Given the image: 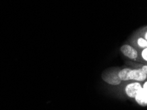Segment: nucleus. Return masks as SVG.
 <instances>
[{"instance_id":"nucleus-1","label":"nucleus","mask_w":147,"mask_h":110,"mask_svg":"<svg viewBox=\"0 0 147 110\" xmlns=\"http://www.w3.org/2000/svg\"><path fill=\"white\" fill-rule=\"evenodd\" d=\"M147 74L142 70V69H129L127 75V80H133L136 81H143L146 80Z\"/></svg>"},{"instance_id":"nucleus-2","label":"nucleus","mask_w":147,"mask_h":110,"mask_svg":"<svg viewBox=\"0 0 147 110\" xmlns=\"http://www.w3.org/2000/svg\"><path fill=\"white\" fill-rule=\"evenodd\" d=\"M102 78L104 81L112 85H118L121 82V80L119 78L117 72L106 73L105 75H102Z\"/></svg>"},{"instance_id":"nucleus-3","label":"nucleus","mask_w":147,"mask_h":110,"mask_svg":"<svg viewBox=\"0 0 147 110\" xmlns=\"http://www.w3.org/2000/svg\"><path fill=\"white\" fill-rule=\"evenodd\" d=\"M142 86L139 82H133L127 85L125 88V92L129 97L134 98L141 90Z\"/></svg>"},{"instance_id":"nucleus-4","label":"nucleus","mask_w":147,"mask_h":110,"mask_svg":"<svg viewBox=\"0 0 147 110\" xmlns=\"http://www.w3.org/2000/svg\"><path fill=\"white\" fill-rule=\"evenodd\" d=\"M121 51L125 55L131 59H136L138 57L137 51L129 45H124L122 46Z\"/></svg>"},{"instance_id":"nucleus-5","label":"nucleus","mask_w":147,"mask_h":110,"mask_svg":"<svg viewBox=\"0 0 147 110\" xmlns=\"http://www.w3.org/2000/svg\"><path fill=\"white\" fill-rule=\"evenodd\" d=\"M135 99L138 104L141 105V106L145 107L147 105V90L142 88L139 92L137 95L135 96Z\"/></svg>"},{"instance_id":"nucleus-6","label":"nucleus","mask_w":147,"mask_h":110,"mask_svg":"<svg viewBox=\"0 0 147 110\" xmlns=\"http://www.w3.org/2000/svg\"><path fill=\"white\" fill-rule=\"evenodd\" d=\"M137 44L138 46L142 48H146L147 46V42L146 40H144L143 38H139L137 40Z\"/></svg>"},{"instance_id":"nucleus-7","label":"nucleus","mask_w":147,"mask_h":110,"mask_svg":"<svg viewBox=\"0 0 147 110\" xmlns=\"http://www.w3.org/2000/svg\"><path fill=\"white\" fill-rule=\"evenodd\" d=\"M141 55H142V59H143L144 61L147 60V49L146 48H144V50L142 51Z\"/></svg>"},{"instance_id":"nucleus-8","label":"nucleus","mask_w":147,"mask_h":110,"mask_svg":"<svg viewBox=\"0 0 147 110\" xmlns=\"http://www.w3.org/2000/svg\"><path fill=\"white\" fill-rule=\"evenodd\" d=\"M141 69H142V70L144 72V73L147 74V66L146 65L142 66V67Z\"/></svg>"},{"instance_id":"nucleus-9","label":"nucleus","mask_w":147,"mask_h":110,"mask_svg":"<svg viewBox=\"0 0 147 110\" xmlns=\"http://www.w3.org/2000/svg\"><path fill=\"white\" fill-rule=\"evenodd\" d=\"M144 39L146 40L147 39V33L146 32H145V34H144Z\"/></svg>"}]
</instances>
